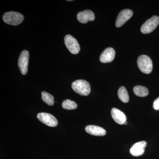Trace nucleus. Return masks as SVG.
<instances>
[{
  "label": "nucleus",
  "mask_w": 159,
  "mask_h": 159,
  "mask_svg": "<svg viewBox=\"0 0 159 159\" xmlns=\"http://www.w3.org/2000/svg\"><path fill=\"white\" fill-rule=\"evenodd\" d=\"M72 88L74 92L83 96H88L91 92L89 83L84 80H78L72 84Z\"/></svg>",
  "instance_id": "1"
},
{
  "label": "nucleus",
  "mask_w": 159,
  "mask_h": 159,
  "mask_svg": "<svg viewBox=\"0 0 159 159\" xmlns=\"http://www.w3.org/2000/svg\"><path fill=\"white\" fill-rule=\"evenodd\" d=\"M3 20L6 24L17 26L22 23L24 20V16L20 12L9 11L6 12L3 16Z\"/></svg>",
  "instance_id": "2"
},
{
  "label": "nucleus",
  "mask_w": 159,
  "mask_h": 159,
  "mask_svg": "<svg viewBox=\"0 0 159 159\" xmlns=\"http://www.w3.org/2000/svg\"><path fill=\"white\" fill-rule=\"evenodd\" d=\"M138 66L142 73L150 74L152 71V62L150 57L147 55H142L139 56L137 61Z\"/></svg>",
  "instance_id": "3"
},
{
  "label": "nucleus",
  "mask_w": 159,
  "mask_h": 159,
  "mask_svg": "<svg viewBox=\"0 0 159 159\" xmlns=\"http://www.w3.org/2000/svg\"><path fill=\"white\" fill-rule=\"evenodd\" d=\"M159 24V17L154 16L146 20L141 28V32L143 34H148L153 31Z\"/></svg>",
  "instance_id": "4"
},
{
  "label": "nucleus",
  "mask_w": 159,
  "mask_h": 159,
  "mask_svg": "<svg viewBox=\"0 0 159 159\" xmlns=\"http://www.w3.org/2000/svg\"><path fill=\"white\" fill-rule=\"evenodd\" d=\"M66 47L71 53L73 54H78L80 51V47L77 40L70 34L66 35L64 39Z\"/></svg>",
  "instance_id": "5"
},
{
  "label": "nucleus",
  "mask_w": 159,
  "mask_h": 159,
  "mask_svg": "<svg viewBox=\"0 0 159 159\" xmlns=\"http://www.w3.org/2000/svg\"><path fill=\"white\" fill-rule=\"evenodd\" d=\"M29 59V51L26 50L22 51L19 57L18 64L21 73L23 75H26L28 73Z\"/></svg>",
  "instance_id": "6"
},
{
  "label": "nucleus",
  "mask_w": 159,
  "mask_h": 159,
  "mask_svg": "<svg viewBox=\"0 0 159 159\" xmlns=\"http://www.w3.org/2000/svg\"><path fill=\"white\" fill-rule=\"evenodd\" d=\"M38 119L41 122L50 127H55L58 124L57 119L51 114L47 113H39L37 115Z\"/></svg>",
  "instance_id": "7"
},
{
  "label": "nucleus",
  "mask_w": 159,
  "mask_h": 159,
  "mask_svg": "<svg viewBox=\"0 0 159 159\" xmlns=\"http://www.w3.org/2000/svg\"><path fill=\"white\" fill-rule=\"evenodd\" d=\"M133 15V12L130 9H125L120 11L116 21V25L119 28L123 25Z\"/></svg>",
  "instance_id": "8"
},
{
  "label": "nucleus",
  "mask_w": 159,
  "mask_h": 159,
  "mask_svg": "<svg viewBox=\"0 0 159 159\" xmlns=\"http://www.w3.org/2000/svg\"><path fill=\"white\" fill-rule=\"evenodd\" d=\"M147 142L145 141L137 142L135 143L130 149V153L134 157H139L142 155L145 152Z\"/></svg>",
  "instance_id": "9"
},
{
  "label": "nucleus",
  "mask_w": 159,
  "mask_h": 159,
  "mask_svg": "<svg viewBox=\"0 0 159 159\" xmlns=\"http://www.w3.org/2000/svg\"><path fill=\"white\" fill-rule=\"evenodd\" d=\"M77 19L80 22L86 24L89 21H93L95 20V15L91 10H86L78 12Z\"/></svg>",
  "instance_id": "10"
},
{
  "label": "nucleus",
  "mask_w": 159,
  "mask_h": 159,
  "mask_svg": "<svg viewBox=\"0 0 159 159\" xmlns=\"http://www.w3.org/2000/svg\"><path fill=\"white\" fill-rule=\"evenodd\" d=\"M116 55V51L112 48H107L102 52L99 57V60L102 63L111 62Z\"/></svg>",
  "instance_id": "11"
},
{
  "label": "nucleus",
  "mask_w": 159,
  "mask_h": 159,
  "mask_svg": "<svg viewBox=\"0 0 159 159\" xmlns=\"http://www.w3.org/2000/svg\"><path fill=\"white\" fill-rule=\"evenodd\" d=\"M111 115L114 121L118 124L122 125L126 122V117L125 114L118 109H112L111 111Z\"/></svg>",
  "instance_id": "12"
},
{
  "label": "nucleus",
  "mask_w": 159,
  "mask_h": 159,
  "mask_svg": "<svg viewBox=\"0 0 159 159\" xmlns=\"http://www.w3.org/2000/svg\"><path fill=\"white\" fill-rule=\"evenodd\" d=\"M85 131L87 133L97 136H103L105 135V129L100 126L95 125H89L85 127Z\"/></svg>",
  "instance_id": "13"
},
{
  "label": "nucleus",
  "mask_w": 159,
  "mask_h": 159,
  "mask_svg": "<svg viewBox=\"0 0 159 159\" xmlns=\"http://www.w3.org/2000/svg\"><path fill=\"white\" fill-rule=\"evenodd\" d=\"M133 90L134 94L139 97H146L148 94V89L143 86H136L134 87Z\"/></svg>",
  "instance_id": "14"
},
{
  "label": "nucleus",
  "mask_w": 159,
  "mask_h": 159,
  "mask_svg": "<svg viewBox=\"0 0 159 159\" xmlns=\"http://www.w3.org/2000/svg\"><path fill=\"white\" fill-rule=\"evenodd\" d=\"M118 97L122 102H128L129 101V96L126 88L124 86H122L119 89L118 92Z\"/></svg>",
  "instance_id": "15"
},
{
  "label": "nucleus",
  "mask_w": 159,
  "mask_h": 159,
  "mask_svg": "<svg viewBox=\"0 0 159 159\" xmlns=\"http://www.w3.org/2000/svg\"><path fill=\"white\" fill-rule=\"evenodd\" d=\"M42 99L44 102L48 105L53 106L54 104V97L47 92L45 91L42 92Z\"/></svg>",
  "instance_id": "16"
},
{
  "label": "nucleus",
  "mask_w": 159,
  "mask_h": 159,
  "mask_svg": "<svg viewBox=\"0 0 159 159\" xmlns=\"http://www.w3.org/2000/svg\"><path fill=\"white\" fill-rule=\"evenodd\" d=\"M62 108L64 109L71 110L76 109L77 108V105L76 102L70 99H66L62 103Z\"/></svg>",
  "instance_id": "17"
},
{
  "label": "nucleus",
  "mask_w": 159,
  "mask_h": 159,
  "mask_svg": "<svg viewBox=\"0 0 159 159\" xmlns=\"http://www.w3.org/2000/svg\"><path fill=\"white\" fill-rule=\"evenodd\" d=\"M153 107L156 110H159V97L154 100L153 103Z\"/></svg>",
  "instance_id": "18"
},
{
  "label": "nucleus",
  "mask_w": 159,
  "mask_h": 159,
  "mask_svg": "<svg viewBox=\"0 0 159 159\" xmlns=\"http://www.w3.org/2000/svg\"><path fill=\"white\" fill-rule=\"evenodd\" d=\"M127 124V122H126H126H125V123H124V124H125V125H126V124Z\"/></svg>",
  "instance_id": "19"
}]
</instances>
